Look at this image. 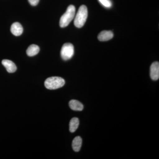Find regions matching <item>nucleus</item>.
I'll return each instance as SVG.
<instances>
[{"instance_id":"obj_1","label":"nucleus","mask_w":159,"mask_h":159,"mask_svg":"<svg viewBox=\"0 0 159 159\" xmlns=\"http://www.w3.org/2000/svg\"><path fill=\"white\" fill-rule=\"evenodd\" d=\"M88 17V9L86 6L82 5L80 7L74 19V24L77 28L84 25Z\"/></svg>"},{"instance_id":"obj_2","label":"nucleus","mask_w":159,"mask_h":159,"mask_svg":"<svg viewBox=\"0 0 159 159\" xmlns=\"http://www.w3.org/2000/svg\"><path fill=\"white\" fill-rule=\"evenodd\" d=\"M76 9L73 5H70L67 9L65 13L61 17L60 20V26L61 28L67 27L71 21L74 19L75 15Z\"/></svg>"},{"instance_id":"obj_3","label":"nucleus","mask_w":159,"mask_h":159,"mask_svg":"<svg viewBox=\"0 0 159 159\" xmlns=\"http://www.w3.org/2000/svg\"><path fill=\"white\" fill-rule=\"evenodd\" d=\"M65 84V81L62 78L58 77H49L45 81V86L48 89L54 90L62 87Z\"/></svg>"},{"instance_id":"obj_4","label":"nucleus","mask_w":159,"mask_h":159,"mask_svg":"<svg viewBox=\"0 0 159 159\" xmlns=\"http://www.w3.org/2000/svg\"><path fill=\"white\" fill-rule=\"evenodd\" d=\"M74 47L70 43H66L63 45L61 51V55L65 61L68 60L74 54Z\"/></svg>"},{"instance_id":"obj_5","label":"nucleus","mask_w":159,"mask_h":159,"mask_svg":"<svg viewBox=\"0 0 159 159\" xmlns=\"http://www.w3.org/2000/svg\"><path fill=\"white\" fill-rule=\"evenodd\" d=\"M150 77L152 80H157L159 78V63L153 62L150 67Z\"/></svg>"},{"instance_id":"obj_6","label":"nucleus","mask_w":159,"mask_h":159,"mask_svg":"<svg viewBox=\"0 0 159 159\" xmlns=\"http://www.w3.org/2000/svg\"><path fill=\"white\" fill-rule=\"evenodd\" d=\"M2 64L6 68L7 72L9 73H14L17 70V67L14 63L9 60H3Z\"/></svg>"},{"instance_id":"obj_7","label":"nucleus","mask_w":159,"mask_h":159,"mask_svg":"<svg viewBox=\"0 0 159 159\" xmlns=\"http://www.w3.org/2000/svg\"><path fill=\"white\" fill-rule=\"evenodd\" d=\"M11 31L13 35L16 36H20L23 32L22 26L19 23L15 22L11 25Z\"/></svg>"},{"instance_id":"obj_8","label":"nucleus","mask_w":159,"mask_h":159,"mask_svg":"<svg viewBox=\"0 0 159 159\" xmlns=\"http://www.w3.org/2000/svg\"><path fill=\"white\" fill-rule=\"evenodd\" d=\"M113 36V33L111 31H103L99 33L98 39L100 41H107L112 39Z\"/></svg>"},{"instance_id":"obj_9","label":"nucleus","mask_w":159,"mask_h":159,"mask_svg":"<svg viewBox=\"0 0 159 159\" xmlns=\"http://www.w3.org/2000/svg\"><path fill=\"white\" fill-rule=\"evenodd\" d=\"M69 106L71 109L74 111H81L83 110L84 106L82 103L77 100H71L69 102Z\"/></svg>"},{"instance_id":"obj_10","label":"nucleus","mask_w":159,"mask_h":159,"mask_svg":"<svg viewBox=\"0 0 159 159\" xmlns=\"http://www.w3.org/2000/svg\"><path fill=\"white\" fill-rule=\"evenodd\" d=\"M82 140L80 137L77 136L74 138L72 142V148L75 152H77L80 150L82 145Z\"/></svg>"},{"instance_id":"obj_11","label":"nucleus","mask_w":159,"mask_h":159,"mask_svg":"<svg viewBox=\"0 0 159 159\" xmlns=\"http://www.w3.org/2000/svg\"><path fill=\"white\" fill-rule=\"evenodd\" d=\"M40 49L38 46L35 44H32L29 46L26 51L27 55L30 57L34 56L38 54Z\"/></svg>"},{"instance_id":"obj_12","label":"nucleus","mask_w":159,"mask_h":159,"mask_svg":"<svg viewBox=\"0 0 159 159\" xmlns=\"http://www.w3.org/2000/svg\"><path fill=\"white\" fill-rule=\"evenodd\" d=\"M79 125V120L78 118H74L71 119L70 122V130L71 133H74L78 128Z\"/></svg>"},{"instance_id":"obj_13","label":"nucleus","mask_w":159,"mask_h":159,"mask_svg":"<svg viewBox=\"0 0 159 159\" xmlns=\"http://www.w3.org/2000/svg\"><path fill=\"white\" fill-rule=\"evenodd\" d=\"M100 4L106 7L110 8L112 6V2L111 0H98Z\"/></svg>"},{"instance_id":"obj_14","label":"nucleus","mask_w":159,"mask_h":159,"mask_svg":"<svg viewBox=\"0 0 159 159\" xmlns=\"http://www.w3.org/2000/svg\"><path fill=\"white\" fill-rule=\"evenodd\" d=\"M30 5L32 6H37L39 2V0H28Z\"/></svg>"}]
</instances>
